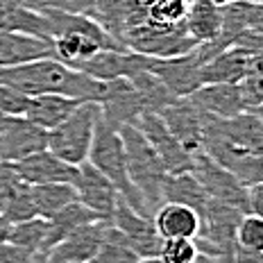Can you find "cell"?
I'll return each mask as SVG.
<instances>
[{
	"label": "cell",
	"mask_w": 263,
	"mask_h": 263,
	"mask_svg": "<svg viewBox=\"0 0 263 263\" xmlns=\"http://www.w3.org/2000/svg\"><path fill=\"white\" fill-rule=\"evenodd\" d=\"M0 84L12 86L25 96L54 93L82 102H98L105 89V82L93 80L50 54L12 66H0Z\"/></svg>",
	"instance_id": "6da1fadb"
},
{
	"label": "cell",
	"mask_w": 263,
	"mask_h": 263,
	"mask_svg": "<svg viewBox=\"0 0 263 263\" xmlns=\"http://www.w3.org/2000/svg\"><path fill=\"white\" fill-rule=\"evenodd\" d=\"M5 216L9 218V222H23V220H30V218H36V206H34V200H32V193H30V186L23 184L16 193L9 197L7 206H5Z\"/></svg>",
	"instance_id": "e575fe53"
},
{
	"label": "cell",
	"mask_w": 263,
	"mask_h": 263,
	"mask_svg": "<svg viewBox=\"0 0 263 263\" xmlns=\"http://www.w3.org/2000/svg\"><path fill=\"white\" fill-rule=\"evenodd\" d=\"M41 14L50 21L52 57L66 66H70V68L82 59L96 54L98 50L125 48L89 14L62 12V9H46Z\"/></svg>",
	"instance_id": "7a4b0ae2"
},
{
	"label": "cell",
	"mask_w": 263,
	"mask_h": 263,
	"mask_svg": "<svg viewBox=\"0 0 263 263\" xmlns=\"http://www.w3.org/2000/svg\"><path fill=\"white\" fill-rule=\"evenodd\" d=\"M111 224L118 227L120 232L127 236L129 245L139 254V259H150V256H159L163 245V238L159 236L152 218L136 213L125 200H118L116 209L111 216Z\"/></svg>",
	"instance_id": "2e32d148"
},
{
	"label": "cell",
	"mask_w": 263,
	"mask_h": 263,
	"mask_svg": "<svg viewBox=\"0 0 263 263\" xmlns=\"http://www.w3.org/2000/svg\"><path fill=\"white\" fill-rule=\"evenodd\" d=\"M73 186L75 193H78V202H82L93 213H98V218H102V220H111L120 195L116 186L109 182L98 168H93L89 161L80 163Z\"/></svg>",
	"instance_id": "9a60e30c"
},
{
	"label": "cell",
	"mask_w": 263,
	"mask_h": 263,
	"mask_svg": "<svg viewBox=\"0 0 263 263\" xmlns=\"http://www.w3.org/2000/svg\"><path fill=\"white\" fill-rule=\"evenodd\" d=\"M46 234H48V220L36 216L23 222H14L7 240L32 252H46Z\"/></svg>",
	"instance_id": "1f68e13d"
},
{
	"label": "cell",
	"mask_w": 263,
	"mask_h": 263,
	"mask_svg": "<svg viewBox=\"0 0 263 263\" xmlns=\"http://www.w3.org/2000/svg\"><path fill=\"white\" fill-rule=\"evenodd\" d=\"M204 152L216 163H220L224 171L236 175L245 186L263 182L261 157L252 155V152L243 150V147H238L234 143H229L220 132L213 127L209 116H204Z\"/></svg>",
	"instance_id": "52a82bcc"
},
{
	"label": "cell",
	"mask_w": 263,
	"mask_h": 263,
	"mask_svg": "<svg viewBox=\"0 0 263 263\" xmlns=\"http://www.w3.org/2000/svg\"><path fill=\"white\" fill-rule=\"evenodd\" d=\"M86 161H89L93 168H98L109 182L116 186L120 200L127 202L136 213L152 218V213L147 211L141 193L129 182L127 159H125V147H123V139H120V132L109 127L107 123H102L100 116H98L96 134H93V143H91Z\"/></svg>",
	"instance_id": "3957f363"
},
{
	"label": "cell",
	"mask_w": 263,
	"mask_h": 263,
	"mask_svg": "<svg viewBox=\"0 0 263 263\" xmlns=\"http://www.w3.org/2000/svg\"><path fill=\"white\" fill-rule=\"evenodd\" d=\"M189 0H152L147 7V23L157 27H171L184 23Z\"/></svg>",
	"instance_id": "d6a6232c"
},
{
	"label": "cell",
	"mask_w": 263,
	"mask_h": 263,
	"mask_svg": "<svg viewBox=\"0 0 263 263\" xmlns=\"http://www.w3.org/2000/svg\"><path fill=\"white\" fill-rule=\"evenodd\" d=\"M191 263H220V261L213 259V256H209V254H200V252H197V256Z\"/></svg>",
	"instance_id": "f6af8a7d"
},
{
	"label": "cell",
	"mask_w": 263,
	"mask_h": 263,
	"mask_svg": "<svg viewBox=\"0 0 263 263\" xmlns=\"http://www.w3.org/2000/svg\"><path fill=\"white\" fill-rule=\"evenodd\" d=\"M161 200L163 202H173V204H184L189 209H193L197 216L204 211L209 195L202 189V184L189 173H177V175H168L166 182L161 189Z\"/></svg>",
	"instance_id": "cb8c5ba5"
},
{
	"label": "cell",
	"mask_w": 263,
	"mask_h": 263,
	"mask_svg": "<svg viewBox=\"0 0 263 263\" xmlns=\"http://www.w3.org/2000/svg\"><path fill=\"white\" fill-rule=\"evenodd\" d=\"M32 96L12 89L7 84H0V111L3 114H14V116H25L27 107H30Z\"/></svg>",
	"instance_id": "f35d334b"
},
{
	"label": "cell",
	"mask_w": 263,
	"mask_h": 263,
	"mask_svg": "<svg viewBox=\"0 0 263 263\" xmlns=\"http://www.w3.org/2000/svg\"><path fill=\"white\" fill-rule=\"evenodd\" d=\"M248 3H263V0H248Z\"/></svg>",
	"instance_id": "681fc988"
},
{
	"label": "cell",
	"mask_w": 263,
	"mask_h": 263,
	"mask_svg": "<svg viewBox=\"0 0 263 263\" xmlns=\"http://www.w3.org/2000/svg\"><path fill=\"white\" fill-rule=\"evenodd\" d=\"M82 100L75 98H66V96H54V93H46V96H32L30 107L25 111V118L32 120L34 125H39L43 129H52L57 127L62 120L80 105Z\"/></svg>",
	"instance_id": "d4e9b609"
},
{
	"label": "cell",
	"mask_w": 263,
	"mask_h": 263,
	"mask_svg": "<svg viewBox=\"0 0 263 263\" xmlns=\"http://www.w3.org/2000/svg\"><path fill=\"white\" fill-rule=\"evenodd\" d=\"M136 263H163V261L159 259V256H150V259H139Z\"/></svg>",
	"instance_id": "7dc6e473"
},
{
	"label": "cell",
	"mask_w": 263,
	"mask_h": 263,
	"mask_svg": "<svg viewBox=\"0 0 263 263\" xmlns=\"http://www.w3.org/2000/svg\"><path fill=\"white\" fill-rule=\"evenodd\" d=\"M96 220H102L98 218V213H93L91 209H86L82 202H70L66 204L62 211H57L54 216L48 218V234H46V252L57 245L64 236H68L73 229L82 227V224H89V222H96Z\"/></svg>",
	"instance_id": "83f0119b"
},
{
	"label": "cell",
	"mask_w": 263,
	"mask_h": 263,
	"mask_svg": "<svg viewBox=\"0 0 263 263\" xmlns=\"http://www.w3.org/2000/svg\"><path fill=\"white\" fill-rule=\"evenodd\" d=\"M150 5L152 0H93L91 18H96L123 46L125 34L147 21Z\"/></svg>",
	"instance_id": "5bb4252c"
},
{
	"label": "cell",
	"mask_w": 263,
	"mask_h": 263,
	"mask_svg": "<svg viewBox=\"0 0 263 263\" xmlns=\"http://www.w3.org/2000/svg\"><path fill=\"white\" fill-rule=\"evenodd\" d=\"M105 220H96L73 229L48 250V263H89L100 248Z\"/></svg>",
	"instance_id": "ac0fdd59"
},
{
	"label": "cell",
	"mask_w": 263,
	"mask_h": 263,
	"mask_svg": "<svg viewBox=\"0 0 263 263\" xmlns=\"http://www.w3.org/2000/svg\"><path fill=\"white\" fill-rule=\"evenodd\" d=\"M127 80L132 82L134 91L139 93L141 105H143V111L161 114V109L168 107L175 100V96L166 89V84H163V82L159 80L155 73H150V70H147V66L139 68L136 73H132Z\"/></svg>",
	"instance_id": "f1b7e54d"
},
{
	"label": "cell",
	"mask_w": 263,
	"mask_h": 263,
	"mask_svg": "<svg viewBox=\"0 0 263 263\" xmlns=\"http://www.w3.org/2000/svg\"><path fill=\"white\" fill-rule=\"evenodd\" d=\"M98 107H100V120L114 129H120L123 125H136L139 116L143 114L141 98L127 78L105 82Z\"/></svg>",
	"instance_id": "4fadbf2b"
},
{
	"label": "cell",
	"mask_w": 263,
	"mask_h": 263,
	"mask_svg": "<svg viewBox=\"0 0 263 263\" xmlns=\"http://www.w3.org/2000/svg\"><path fill=\"white\" fill-rule=\"evenodd\" d=\"M189 98L202 114L213 118H232L245 111L238 84H202Z\"/></svg>",
	"instance_id": "44dd1931"
},
{
	"label": "cell",
	"mask_w": 263,
	"mask_h": 263,
	"mask_svg": "<svg viewBox=\"0 0 263 263\" xmlns=\"http://www.w3.org/2000/svg\"><path fill=\"white\" fill-rule=\"evenodd\" d=\"M25 182L18 177V173L14 171V163L9 161H0V213L5 211L9 197L21 189Z\"/></svg>",
	"instance_id": "ab89813d"
},
{
	"label": "cell",
	"mask_w": 263,
	"mask_h": 263,
	"mask_svg": "<svg viewBox=\"0 0 263 263\" xmlns=\"http://www.w3.org/2000/svg\"><path fill=\"white\" fill-rule=\"evenodd\" d=\"M206 116V114H204ZM211 118L213 127H216L229 143L243 147V150L259 155L263 152V123H261V114L254 111H240L232 118Z\"/></svg>",
	"instance_id": "ffe728a7"
},
{
	"label": "cell",
	"mask_w": 263,
	"mask_h": 263,
	"mask_svg": "<svg viewBox=\"0 0 263 263\" xmlns=\"http://www.w3.org/2000/svg\"><path fill=\"white\" fill-rule=\"evenodd\" d=\"M0 32L36 36L50 43V21L41 12L21 7L12 0H0Z\"/></svg>",
	"instance_id": "7402d4cb"
},
{
	"label": "cell",
	"mask_w": 263,
	"mask_h": 263,
	"mask_svg": "<svg viewBox=\"0 0 263 263\" xmlns=\"http://www.w3.org/2000/svg\"><path fill=\"white\" fill-rule=\"evenodd\" d=\"M197 256L193 238H166L159 252L163 263H191Z\"/></svg>",
	"instance_id": "8d00e7d4"
},
{
	"label": "cell",
	"mask_w": 263,
	"mask_h": 263,
	"mask_svg": "<svg viewBox=\"0 0 263 263\" xmlns=\"http://www.w3.org/2000/svg\"><path fill=\"white\" fill-rule=\"evenodd\" d=\"M30 193L36 206V216L46 218V220L57 211H62L66 204L78 202L73 184H36L30 186Z\"/></svg>",
	"instance_id": "4dcf8cb0"
},
{
	"label": "cell",
	"mask_w": 263,
	"mask_h": 263,
	"mask_svg": "<svg viewBox=\"0 0 263 263\" xmlns=\"http://www.w3.org/2000/svg\"><path fill=\"white\" fill-rule=\"evenodd\" d=\"M263 206V182L248 186V213L250 216H261Z\"/></svg>",
	"instance_id": "b9f144b4"
},
{
	"label": "cell",
	"mask_w": 263,
	"mask_h": 263,
	"mask_svg": "<svg viewBox=\"0 0 263 263\" xmlns=\"http://www.w3.org/2000/svg\"><path fill=\"white\" fill-rule=\"evenodd\" d=\"M48 132L25 116L0 111V161L16 163L21 159L46 150Z\"/></svg>",
	"instance_id": "9c48e42d"
},
{
	"label": "cell",
	"mask_w": 263,
	"mask_h": 263,
	"mask_svg": "<svg viewBox=\"0 0 263 263\" xmlns=\"http://www.w3.org/2000/svg\"><path fill=\"white\" fill-rule=\"evenodd\" d=\"M184 27L195 43L213 41L220 32V7L211 0H191L184 16Z\"/></svg>",
	"instance_id": "484cf974"
},
{
	"label": "cell",
	"mask_w": 263,
	"mask_h": 263,
	"mask_svg": "<svg viewBox=\"0 0 263 263\" xmlns=\"http://www.w3.org/2000/svg\"><path fill=\"white\" fill-rule=\"evenodd\" d=\"M259 59H263V52L227 48L206 64H202V84H238Z\"/></svg>",
	"instance_id": "d6986e66"
},
{
	"label": "cell",
	"mask_w": 263,
	"mask_h": 263,
	"mask_svg": "<svg viewBox=\"0 0 263 263\" xmlns=\"http://www.w3.org/2000/svg\"><path fill=\"white\" fill-rule=\"evenodd\" d=\"M9 232H12V222H9V218L5 213H0V243H7Z\"/></svg>",
	"instance_id": "ee69618b"
},
{
	"label": "cell",
	"mask_w": 263,
	"mask_h": 263,
	"mask_svg": "<svg viewBox=\"0 0 263 263\" xmlns=\"http://www.w3.org/2000/svg\"><path fill=\"white\" fill-rule=\"evenodd\" d=\"M39 254V252H32L27 248L14 243H0V263H32V259Z\"/></svg>",
	"instance_id": "60d3db41"
},
{
	"label": "cell",
	"mask_w": 263,
	"mask_h": 263,
	"mask_svg": "<svg viewBox=\"0 0 263 263\" xmlns=\"http://www.w3.org/2000/svg\"><path fill=\"white\" fill-rule=\"evenodd\" d=\"M50 43L27 34H14V32H0V66H12L21 62H30L36 57H48Z\"/></svg>",
	"instance_id": "4316f807"
},
{
	"label": "cell",
	"mask_w": 263,
	"mask_h": 263,
	"mask_svg": "<svg viewBox=\"0 0 263 263\" xmlns=\"http://www.w3.org/2000/svg\"><path fill=\"white\" fill-rule=\"evenodd\" d=\"M189 3H191V0H189Z\"/></svg>",
	"instance_id": "f907efd6"
},
{
	"label": "cell",
	"mask_w": 263,
	"mask_h": 263,
	"mask_svg": "<svg viewBox=\"0 0 263 263\" xmlns=\"http://www.w3.org/2000/svg\"><path fill=\"white\" fill-rule=\"evenodd\" d=\"M145 66L166 84L175 98H189L202 86V59L195 48L177 57H147Z\"/></svg>",
	"instance_id": "30bf717a"
},
{
	"label": "cell",
	"mask_w": 263,
	"mask_h": 263,
	"mask_svg": "<svg viewBox=\"0 0 263 263\" xmlns=\"http://www.w3.org/2000/svg\"><path fill=\"white\" fill-rule=\"evenodd\" d=\"M21 7L34 9V12H46V9H62V12L75 14H89L93 9V0H12Z\"/></svg>",
	"instance_id": "d590c367"
},
{
	"label": "cell",
	"mask_w": 263,
	"mask_h": 263,
	"mask_svg": "<svg viewBox=\"0 0 263 263\" xmlns=\"http://www.w3.org/2000/svg\"><path fill=\"white\" fill-rule=\"evenodd\" d=\"M234 263H263V250H252L243 245H234Z\"/></svg>",
	"instance_id": "7bdbcfd3"
},
{
	"label": "cell",
	"mask_w": 263,
	"mask_h": 263,
	"mask_svg": "<svg viewBox=\"0 0 263 263\" xmlns=\"http://www.w3.org/2000/svg\"><path fill=\"white\" fill-rule=\"evenodd\" d=\"M263 59H259L252 68L245 73V78L238 82V91H240V98H243V107L245 111H254V114H261V105H263Z\"/></svg>",
	"instance_id": "836d02e7"
},
{
	"label": "cell",
	"mask_w": 263,
	"mask_h": 263,
	"mask_svg": "<svg viewBox=\"0 0 263 263\" xmlns=\"http://www.w3.org/2000/svg\"><path fill=\"white\" fill-rule=\"evenodd\" d=\"M139 254L129 245L127 236L114 227L111 220H105V229H102L100 248H98L96 256L89 263H136Z\"/></svg>",
	"instance_id": "f546056e"
},
{
	"label": "cell",
	"mask_w": 263,
	"mask_h": 263,
	"mask_svg": "<svg viewBox=\"0 0 263 263\" xmlns=\"http://www.w3.org/2000/svg\"><path fill=\"white\" fill-rule=\"evenodd\" d=\"M213 5H218V7H222V5H227V3H232V0H211Z\"/></svg>",
	"instance_id": "c3c4849f"
},
{
	"label": "cell",
	"mask_w": 263,
	"mask_h": 263,
	"mask_svg": "<svg viewBox=\"0 0 263 263\" xmlns=\"http://www.w3.org/2000/svg\"><path fill=\"white\" fill-rule=\"evenodd\" d=\"M191 175L202 184V189L206 191L211 200L224 202V204L236 206L238 211L248 213V186L236 175L224 171L220 163L213 161L206 152L193 155Z\"/></svg>",
	"instance_id": "ba28073f"
},
{
	"label": "cell",
	"mask_w": 263,
	"mask_h": 263,
	"mask_svg": "<svg viewBox=\"0 0 263 263\" xmlns=\"http://www.w3.org/2000/svg\"><path fill=\"white\" fill-rule=\"evenodd\" d=\"M123 46L127 50H134L139 54H145V57H177V54H184L189 50H193L197 43L189 36L184 23L171 25V27H157L141 23L139 27L129 30L123 39Z\"/></svg>",
	"instance_id": "8992f818"
},
{
	"label": "cell",
	"mask_w": 263,
	"mask_h": 263,
	"mask_svg": "<svg viewBox=\"0 0 263 263\" xmlns=\"http://www.w3.org/2000/svg\"><path fill=\"white\" fill-rule=\"evenodd\" d=\"M159 236L166 238H193L200 229V216L184 204L163 202L152 216Z\"/></svg>",
	"instance_id": "603a6c76"
},
{
	"label": "cell",
	"mask_w": 263,
	"mask_h": 263,
	"mask_svg": "<svg viewBox=\"0 0 263 263\" xmlns=\"http://www.w3.org/2000/svg\"><path fill=\"white\" fill-rule=\"evenodd\" d=\"M118 132H120V139H123L125 159H127L129 182L143 197L147 211L155 216V211L163 204L161 189L168 173L163 168L159 155L152 150V145L147 143L145 136L134 125H123Z\"/></svg>",
	"instance_id": "277c9868"
},
{
	"label": "cell",
	"mask_w": 263,
	"mask_h": 263,
	"mask_svg": "<svg viewBox=\"0 0 263 263\" xmlns=\"http://www.w3.org/2000/svg\"><path fill=\"white\" fill-rule=\"evenodd\" d=\"M159 116L191 157L204 152V114L191 102V98H175Z\"/></svg>",
	"instance_id": "7c38bea8"
},
{
	"label": "cell",
	"mask_w": 263,
	"mask_h": 263,
	"mask_svg": "<svg viewBox=\"0 0 263 263\" xmlns=\"http://www.w3.org/2000/svg\"><path fill=\"white\" fill-rule=\"evenodd\" d=\"M236 245L252 250H263V218L245 213L236 227Z\"/></svg>",
	"instance_id": "74e56055"
},
{
	"label": "cell",
	"mask_w": 263,
	"mask_h": 263,
	"mask_svg": "<svg viewBox=\"0 0 263 263\" xmlns=\"http://www.w3.org/2000/svg\"><path fill=\"white\" fill-rule=\"evenodd\" d=\"M100 107L98 102H80L57 127L48 129V150L70 166L86 161L96 134Z\"/></svg>",
	"instance_id": "5b68a950"
},
{
	"label": "cell",
	"mask_w": 263,
	"mask_h": 263,
	"mask_svg": "<svg viewBox=\"0 0 263 263\" xmlns=\"http://www.w3.org/2000/svg\"><path fill=\"white\" fill-rule=\"evenodd\" d=\"M141 134L145 136V141L152 145V150L159 155L163 168H166L168 175H177V173H189L191 163H193V157L179 145V141L171 134V129L166 127V123L161 120L159 114L152 111H143L139 116L134 125Z\"/></svg>",
	"instance_id": "8fae6325"
},
{
	"label": "cell",
	"mask_w": 263,
	"mask_h": 263,
	"mask_svg": "<svg viewBox=\"0 0 263 263\" xmlns=\"http://www.w3.org/2000/svg\"><path fill=\"white\" fill-rule=\"evenodd\" d=\"M14 171L27 186L36 184H73L78 177V166L62 161L50 150H39L34 155L14 163Z\"/></svg>",
	"instance_id": "e0dca14e"
},
{
	"label": "cell",
	"mask_w": 263,
	"mask_h": 263,
	"mask_svg": "<svg viewBox=\"0 0 263 263\" xmlns=\"http://www.w3.org/2000/svg\"><path fill=\"white\" fill-rule=\"evenodd\" d=\"M32 263H48V252H39V254L32 259Z\"/></svg>",
	"instance_id": "bcb514c9"
}]
</instances>
